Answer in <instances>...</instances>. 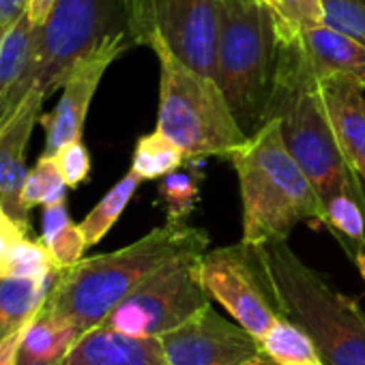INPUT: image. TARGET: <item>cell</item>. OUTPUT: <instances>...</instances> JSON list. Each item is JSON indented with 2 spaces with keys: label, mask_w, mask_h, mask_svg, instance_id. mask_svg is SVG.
I'll list each match as a JSON object with an SVG mask.
<instances>
[{
  "label": "cell",
  "mask_w": 365,
  "mask_h": 365,
  "mask_svg": "<svg viewBox=\"0 0 365 365\" xmlns=\"http://www.w3.org/2000/svg\"><path fill=\"white\" fill-rule=\"evenodd\" d=\"M209 243L202 228L168 220L127 247L82 258L63 269L43 305L84 333L101 324L127 294L159 269L182 256L205 254Z\"/></svg>",
  "instance_id": "obj_1"
},
{
  "label": "cell",
  "mask_w": 365,
  "mask_h": 365,
  "mask_svg": "<svg viewBox=\"0 0 365 365\" xmlns=\"http://www.w3.org/2000/svg\"><path fill=\"white\" fill-rule=\"evenodd\" d=\"M243 202V243L288 241L301 222H318L322 202L284 144L279 120L267 118L230 157Z\"/></svg>",
  "instance_id": "obj_2"
},
{
  "label": "cell",
  "mask_w": 365,
  "mask_h": 365,
  "mask_svg": "<svg viewBox=\"0 0 365 365\" xmlns=\"http://www.w3.org/2000/svg\"><path fill=\"white\" fill-rule=\"evenodd\" d=\"M282 307L318 346L327 365H365V312L307 267L286 241L247 245Z\"/></svg>",
  "instance_id": "obj_3"
},
{
  "label": "cell",
  "mask_w": 365,
  "mask_h": 365,
  "mask_svg": "<svg viewBox=\"0 0 365 365\" xmlns=\"http://www.w3.org/2000/svg\"><path fill=\"white\" fill-rule=\"evenodd\" d=\"M271 116L279 120L284 144L312 180L320 202L348 192L365 205L363 182L341 157L329 125L318 93V76L303 61L292 39L279 41L277 78L267 118Z\"/></svg>",
  "instance_id": "obj_4"
},
{
  "label": "cell",
  "mask_w": 365,
  "mask_h": 365,
  "mask_svg": "<svg viewBox=\"0 0 365 365\" xmlns=\"http://www.w3.org/2000/svg\"><path fill=\"white\" fill-rule=\"evenodd\" d=\"M159 61L157 127L187 159L230 157L250 135L237 123L220 82L182 63L161 37L150 41Z\"/></svg>",
  "instance_id": "obj_5"
},
{
  "label": "cell",
  "mask_w": 365,
  "mask_h": 365,
  "mask_svg": "<svg viewBox=\"0 0 365 365\" xmlns=\"http://www.w3.org/2000/svg\"><path fill=\"white\" fill-rule=\"evenodd\" d=\"M277 65L279 29L275 14L260 0H224L215 80L247 135L267 120Z\"/></svg>",
  "instance_id": "obj_6"
},
{
  "label": "cell",
  "mask_w": 365,
  "mask_h": 365,
  "mask_svg": "<svg viewBox=\"0 0 365 365\" xmlns=\"http://www.w3.org/2000/svg\"><path fill=\"white\" fill-rule=\"evenodd\" d=\"M198 256H182L127 294L103 320L112 329L133 337H161L211 307L200 273Z\"/></svg>",
  "instance_id": "obj_7"
},
{
  "label": "cell",
  "mask_w": 365,
  "mask_h": 365,
  "mask_svg": "<svg viewBox=\"0 0 365 365\" xmlns=\"http://www.w3.org/2000/svg\"><path fill=\"white\" fill-rule=\"evenodd\" d=\"M127 31L120 0H56L39 29L37 88L46 99L63 88L71 67L112 33Z\"/></svg>",
  "instance_id": "obj_8"
},
{
  "label": "cell",
  "mask_w": 365,
  "mask_h": 365,
  "mask_svg": "<svg viewBox=\"0 0 365 365\" xmlns=\"http://www.w3.org/2000/svg\"><path fill=\"white\" fill-rule=\"evenodd\" d=\"M198 273L211 299L222 303L258 341L279 318H284L282 307L264 284L250 247L243 241L207 250L198 260Z\"/></svg>",
  "instance_id": "obj_9"
},
{
  "label": "cell",
  "mask_w": 365,
  "mask_h": 365,
  "mask_svg": "<svg viewBox=\"0 0 365 365\" xmlns=\"http://www.w3.org/2000/svg\"><path fill=\"white\" fill-rule=\"evenodd\" d=\"M165 365H241L262 354L260 341L213 305L159 337Z\"/></svg>",
  "instance_id": "obj_10"
},
{
  "label": "cell",
  "mask_w": 365,
  "mask_h": 365,
  "mask_svg": "<svg viewBox=\"0 0 365 365\" xmlns=\"http://www.w3.org/2000/svg\"><path fill=\"white\" fill-rule=\"evenodd\" d=\"M131 39L127 31L112 33L106 37L95 50L84 54L69 71L63 82V95L56 108L41 118L46 129V153L54 155L61 146L82 140L86 114L91 101L99 88V82L108 67L131 48Z\"/></svg>",
  "instance_id": "obj_11"
},
{
  "label": "cell",
  "mask_w": 365,
  "mask_h": 365,
  "mask_svg": "<svg viewBox=\"0 0 365 365\" xmlns=\"http://www.w3.org/2000/svg\"><path fill=\"white\" fill-rule=\"evenodd\" d=\"M46 95L35 86L18 114L0 131V207L26 230L31 228L29 209L24 207V182H26V148L37 120H41Z\"/></svg>",
  "instance_id": "obj_12"
},
{
  "label": "cell",
  "mask_w": 365,
  "mask_h": 365,
  "mask_svg": "<svg viewBox=\"0 0 365 365\" xmlns=\"http://www.w3.org/2000/svg\"><path fill=\"white\" fill-rule=\"evenodd\" d=\"M318 93L341 157L365 185V86L333 73L318 78Z\"/></svg>",
  "instance_id": "obj_13"
},
{
  "label": "cell",
  "mask_w": 365,
  "mask_h": 365,
  "mask_svg": "<svg viewBox=\"0 0 365 365\" xmlns=\"http://www.w3.org/2000/svg\"><path fill=\"white\" fill-rule=\"evenodd\" d=\"M39 26L24 14L0 43V131L18 114L37 86Z\"/></svg>",
  "instance_id": "obj_14"
},
{
  "label": "cell",
  "mask_w": 365,
  "mask_h": 365,
  "mask_svg": "<svg viewBox=\"0 0 365 365\" xmlns=\"http://www.w3.org/2000/svg\"><path fill=\"white\" fill-rule=\"evenodd\" d=\"M58 365H165L159 337H133L101 322L84 331Z\"/></svg>",
  "instance_id": "obj_15"
},
{
  "label": "cell",
  "mask_w": 365,
  "mask_h": 365,
  "mask_svg": "<svg viewBox=\"0 0 365 365\" xmlns=\"http://www.w3.org/2000/svg\"><path fill=\"white\" fill-rule=\"evenodd\" d=\"M290 39L318 78L344 73L365 86V46L361 41L324 22L303 26Z\"/></svg>",
  "instance_id": "obj_16"
},
{
  "label": "cell",
  "mask_w": 365,
  "mask_h": 365,
  "mask_svg": "<svg viewBox=\"0 0 365 365\" xmlns=\"http://www.w3.org/2000/svg\"><path fill=\"white\" fill-rule=\"evenodd\" d=\"M80 335L82 333L76 324L52 314L46 305H41L35 318L26 324V331L20 344L18 365L61 363Z\"/></svg>",
  "instance_id": "obj_17"
},
{
  "label": "cell",
  "mask_w": 365,
  "mask_h": 365,
  "mask_svg": "<svg viewBox=\"0 0 365 365\" xmlns=\"http://www.w3.org/2000/svg\"><path fill=\"white\" fill-rule=\"evenodd\" d=\"M58 277V275H56ZM56 277L18 279L0 277V341L24 329L46 303Z\"/></svg>",
  "instance_id": "obj_18"
},
{
  "label": "cell",
  "mask_w": 365,
  "mask_h": 365,
  "mask_svg": "<svg viewBox=\"0 0 365 365\" xmlns=\"http://www.w3.org/2000/svg\"><path fill=\"white\" fill-rule=\"evenodd\" d=\"M320 224L339 241L352 260L365 254V205L354 194L341 192L324 200Z\"/></svg>",
  "instance_id": "obj_19"
},
{
  "label": "cell",
  "mask_w": 365,
  "mask_h": 365,
  "mask_svg": "<svg viewBox=\"0 0 365 365\" xmlns=\"http://www.w3.org/2000/svg\"><path fill=\"white\" fill-rule=\"evenodd\" d=\"M260 348L277 365H327L312 335L288 316L260 337Z\"/></svg>",
  "instance_id": "obj_20"
},
{
  "label": "cell",
  "mask_w": 365,
  "mask_h": 365,
  "mask_svg": "<svg viewBox=\"0 0 365 365\" xmlns=\"http://www.w3.org/2000/svg\"><path fill=\"white\" fill-rule=\"evenodd\" d=\"M41 241L50 250L56 267L69 269L84 258L86 239L80 224H73L67 213V202L43 207V232Z\"/></svg>",
  "instance_id": "obj_21"
},
{
  "label": "cell",
  "mask_w": 365,
  "mask_h": 365,
  "mask_svg": "<svg viewBox=\"0 0 365 365\" xmlns=\"http://www.w3.org/2000/svg\"><path fill=\"white\" fill-rule=\"evenodd\" d=\"M190 161L178 144H174L159 129L144 133L138 138L131 159V172H135L142 180H159L165 174L178 170L182 163Z\"/></svg>",
  "instance_id": "obj_22"
},
{
  "label": "cell",
  "mask_w": 365,
  "mask_h": 365,
  "mask_svg": "<svg viewBox=\"0 0 365 365\" xmlns=\"http://www.w3.org/2000/svg\"><path fill=\"white\" fill-rule=\"evenodd\" d=\"M142 178L135 172H127L116 185L95 205V209L82 220L80 228L84 232L86 245L93 247L97 245L108 232L110 228L118 222V217L123 215V211L127 209V205L131 202L133 194L138 192Z\"/></svg>",
  "instance_id": "obj_23"
},
{
  "label": "cell",
  "mask_w": 365,
  "mask_h": 365,
  "mask_svg": "<svg viewBox=\"0 0 365 365\" xmlns=\"http://www.w3.org/2000/svg\"><path fill=\"white\" fill-rule=\"evenodd\" d=\"M202 172L174 170L159 178V202L168 220L187 222L200 200Z\"/></svg>",
  "instance_id": "obj_24"
},
{
  "label": "cell",
  "mask_w": 365,
  "mask_h": 365,
  "mask_svg": "<svg viewBox=\"0 0 365 365\" xmlns=\"http://www.w3.org/2000/svg\"><path fill=\"white\" fill-rule=\"evenodd\" d=\"M67 182L58 168L54 155L43 153L39 161L29 170L24 182V207L31 211L33 207H50L58 202H67Z\"/></svg>",
  "instance_id": "obj_25"
},
{
  "label": "cell",
  "mask_w": 365,
  "mask_h": 365,
  "mask_svg": "<svg viewBox=\"0 0 365 365\" xmlns=\"http://www.w3.org/2000/svg\"><path fill=\"white\" fill-rule=\"evenodd\" d=\"M61 269L56 267L50 250L43 241H33L24 237L11 252L5 277L18 279H50L56 277Z\"/></svg>",
  "instance_id": "obj_26"
},
{
  "label": "cell",
  "mask_w": 365,
  "mask_h": 365,
  "mask_svg": "<svg viewBox=\"0 0 365 365\" xmlns=\"http://www.w3.org/2000/svg\"><path fill=\"white\" fill-rule=\"evenodd\" d=\"M322 22L365 46V0H320Z\"/></svg>",
  "instance_id": "obj_27"
},
{
  "label": "cell",
  "mask_w": 365,
  "mask_h": 365,
  "mask_svg": "<svg viewBox=\"0 0 365 365\" xmlns=\"http://www.w3.org/2000/svg\"><path fill=\"white\" fill-rule=\"evenodd\" d=\"M322 22V7L320 0H279V41L290 39L299 29L320 24Z\"/></svg>",
  "instance_id": "obj_28"
},
{
  "label": "cell",
  "mask_w": 365,
  "mask_h": 365,
  "mask_svg": "<svg viewBox=\"0 0 365 365\" xmlns=\"http://www.w3.org/2000/svg\"><path fill=\"white\" fill-rule=\"evenodd\" d=\"M54 157L58 161V168L63 172V178H65L69 190L80 187L82 182L88 178V174H91V153L82 144V140H73V142L61 146L54 153Z\"/></svg>",
  "instance_id": "obj_29"
},
{
  "label": "cell",
  "mask_w": 365,
  "mask_h": 365,
  "mask_svg": "<svg viewBox=\"0 0 365 365\" xmlns=\"http://www.w3.org/2000/svg\"><path fill=\"white\" fill-rule=\"evenodd\" d=\"M24 237H29V230L0 207V277H5L11 252Z\"/></svg>",
  "instance_id": "obj_30"
},
{
  "label": "cell",
  "mask_w": 365,
  "mask_h": 365,
  "mask_svg": "<svg viewBox=\"0 0 365 365\" xmlns=\"http://www.w3.org/2000/svg\"><path fill=\"white\" fill-rule=\"evenodd\" d=\"M24 329L16 331L14 335H9L5 341H0V365H18V359H20V344H22V337H24Z\"/></svg>",
  "instance_id": "obj_31"
},
{
  "label": "cell",
  "mask_w": 365,
  "mask_h": 365,
  "mask_svg": "<svg viewBox=\"0 0 365 365\" xmlns=\"http://www.w3.org/2000/svg\"><path fill=\"white\" fill-rule=\"evenodd\" d=\"M56 5V0H26V16L35 26H43Z\"/></svg>",
  "instance_id": "obj_32"
},
{
  "label": "cell",
  "mask_w": 365,
  "mask_h": 365,
  "mask_svg": "<svg viewBox=\"0 0 365 365\" xmlns=\"http://www.w3.org/2000/svg\"><path fill=\"white\" fill-rule=\"evenodd\" d=\"M241 365H277L273 359H269L264 352L260 354V356H256V359H252V361H247V363H241Z\"/></svg>",
  "instance_id": "obj_33"
},
{
  "label": "cell",
  "mask_w": 365,
  "mask_h": 365,
  "mask_svg": "<svg viewBox=\"0 0 365 365\" xmlns=\"http://www.w3.org/2000/svg\"><path fill=\"white\" fill-rule=\"evenodd\" d=\"M262 5H267L273 14H275V18L279 16V0H260Z\"/></svg>",
  "instance_id": "obj_34"
},
{
  "label": "cell",
  "mask_w": 365,
  "mask_h": 365,
  "mask_svg": "<svg viewBox=\"0 0 365 365\" xmlns=\"http://www.w3.org/2000/svg\"><path fill=\"white\" fill-rule=\"evenodd\" d=\"M354 262H356V267H359V271H361V275H363V279H365V254H361Z\"/></svg>",
  "instance_id": "obj_35"
},
{
  "label": "cell",
  "mask_w": 365,
  "mask_h": 365,
  "mask_svg": "<svg viewBox=\"0 0 365 365\" xmlns=\"http://www.w3.org/2000/svg\"><path fill=\"white\" fill-rule=\"evenodd\" d=\"M9 29H3V26H0V43H3V39H5V33H7Z\"/></svg>",
  "instance_id": "obj_36"
},
{
  "label": "cell",
  "mask_w": 365,
  "mask_h": 365,
  "mask_svg": "<svg viewBox=\"0 0 365 365\" xmlns=\"http://www.w3.org/2000/svg\"><path fill=\"white\" fill-rule=\"evenodd\" d=\"M29 365H58V363H29Z\"/></svg>",
  "instance_id": "obj_37"
},
{
  "label": "cell",
  "mask_w": 365,
  "mask_h": 365,
  "mask_svg": "<svg viewBox=\"0 0 365 365\" xmlns=\"http://www.w3.org/2000/svg\"><path fill=\"white\" fill-rule=\"evenodd\" d=\"M129 3V0H120V9H125V5Z\"/></svg>",
  "instance_id": "obj_38"
}]
</instances>
